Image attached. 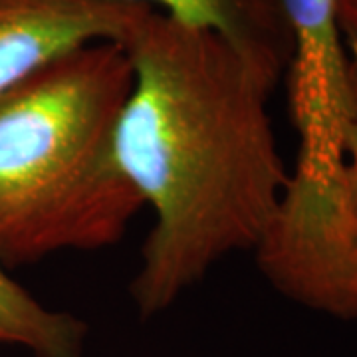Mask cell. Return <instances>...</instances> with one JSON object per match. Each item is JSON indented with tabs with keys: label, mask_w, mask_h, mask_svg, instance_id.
<instances>
[{
	"label": "cell",
	"mask_w": 357,
	"mask_h": 357,
	"mask_svg": "<svg viewBox=\"0 0 357 357\" xmlns=\"http://www.w3.org/2000/svg\"><path fill=\"white\" fill-rule=\"evenodd\" d=\"M149 6L181 22L217 30L290 68L294 38L282 0H115Z\"/></svg>",
	"instance_id": "obj_4"
},
{
	"label": "cell",
	"mask_w": 357,
	"mask_h": 357,
	"mask_svg": "<svg viewBox=\"0 0 357 357\" xmlns=\"http://www.w3.org/2000/svg\"><path fill=\"white\" fill-rule=\"evenodd\" d=\"M335 22L357 74V0H335Z\"/></svg>",
	"instance_id": "obj_7"
},
{
	"label": "cell",
	"mask_w": 357,
	"mask_h": 357,
	"mask_svg": "<svg viewBox=\"0 0 357 357\" xmlns=\"http://www.w3.org/2000/svg\"><path fill=\"white\" fill-rule=\"evenodd\" d=\"M123 46L133 86L115 151L155 217L129 294L151 319L266 236L290 181L268 112L288 68L153 8Z\"/></svg>",
	"instance_id": "obj_1"
},
{
	"label": "cell",
	"mask_w": 357,
	"mask_h": 357,
	"mask_svg": "<svg viewBox=\"0 0 357 357\" xmlns=\"http://www.w3.org/2000/svg\"><path fill=\"white\" fill-rule=\"evenodd\" d=\"M133 86L126 46L93 42L0 100V266L121 243L145 208L115 151Z\"/></svg>",
	"instance_id": "obj_2"
},
{
	"label": "cell",
	"mask_w": 357,
	"mask_h": 357,
	"mask_svg": "<svg viewBox=\"0 0 357 357\" xmlns=\"http://www.w3.org/2000/svg\"><path fill=\"white\" fill-rule=\"evenodd\" d=\"M88 324L52 310L0 266V345L22 347L32 357H84Z\"/></svg>",
	"instance_id": "obj_5"
},
{
	"label": "cell",
	"mask_w": 357,
	"mask_h": 357,
	"mask_svg": "<svg viewBox=\"0 0 357 357\" xmlns=\"http://www.w3.org/2000/svg\"><path fill=\"white\" fill-rule=\"evenodd\" d=\"M344 171H342V197L345 215L357 230V115L347 126L342 143Z\"/></svg>",
	"instance_id": "obj_6"
},
{
	"label": "cell",
	"mask_w": 357,
	"mask_h": 357,
	"mask_svg": "<svg viewBox=\"0 0 357 357\" xmlns=\"http://www.w3.org/2000/svg\"><path fill=\"white\" fill-rule=\"evenodd\" d=\"M149 10L115 0H0V100L79 46H123Z\"/></svg>",
	"instance_id": "obj_3"
}]
</instances>
